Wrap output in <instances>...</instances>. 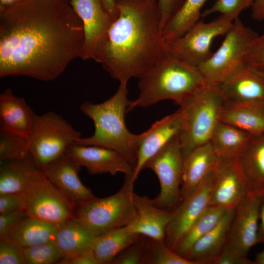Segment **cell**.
<instances>
[{
  "label": "cell",
  "mask_w": 264,
  "mask_h": 264,
  "mask_svg": "<svg viewBox=\"0 0 264 264\" xmlns=\"http://www.w3.org/2000/svg\"><path fill=\"white\" fill-rule=\"evenodd\" d=\"M258 240V243H264V196L261 198L260 205Z\"/></svg>",
  "instance_id": "46"
},
{
  "label": "cell",
  "mask_w": 264,
  "mask_h": 264,
  "mask_svg": "<svg viewBox=\"0 0 264 264\" xmlns=\"http://www.w3.org/2000/svg\"><path fill=\"white\" fill-rule=\"evenodd\" d=\"M220 158L210 142L193 149L184 159L180 201L188 197L214 172Z\"/></svg>",
  "instance_id": "21"
},
{
  "label": "cell",
  "mask_w": 264,
  "mask_h": 264,
  "mask_svg": "<svg viewBox=\"0 0 264 264\" xmlns=\"http://www.w3.org/2000/svg\"><path fill=\"white\" fill-rule=\"evenodd\" d=\"M25 216L20 209L0 214V239L7 237L13 227Z\"/></svg>",
  "instance_id": "42"
},
{
  "label": "cell",
  "mask_w": 264,
  "mask_h": 264,
  "mask_svg": "<svg viewBox=\"0 0 264 264\" xmlns=\"http://www.w3.org/2000/svg\"><path fill=\"white\" fill-rule=\"evenodd\" d=\"M22 0H0V5L8 6L16 4Z\"/></svg>",
  "instance_id": "49"
},
{
  "label": "cell",
  "mask_w": 264,
  "mask_h": 264,
  "mask_svg": "<svg viewBox=\"0 0 264 264\" xmlns=\"http://www.w3.org/2000/svg\"><path fill=\"white\" fill-rule=\"evenodd\" d=\"M184 158L178 135L168 143L145 165L152 170L160 184V192L152 201L160 208L173 211L180 201Z\"/></svg>",
  "instance_id": "10"
},
{
  "label": "cell",
  "mask_w": 264,
  "mask_h": 264,
  "mask_svg": "<svg viewBox=\"0 0 264 264\" xmlns=\"http://www.w3.org/2000/svg\"><path fill=\"white\" fill-rule=\"evenodd\" d=\"M103 6L108 13L114 19L117 16L115 0H100Z\"/></svg>",
  "instance_id": "47"
},
{
  "label": "cell",
  "mask_w": 264,
  "mask_h": 264,
  "mask_svg": "<svg viewBox=\"0 0 264 264\" xmlns=\"http://www.w3.org/2000/svg\"><path fill=\"white\" fill-rule=\"evenodd\" d=\"M141 236L132 232L127 226L114 228L95 236L92 250L99 264H110Z\"/></svg>",
  "instance_id": "28"
},
{
  "label": "cell",
  "mask_w": 264,
  "mask_h": 264,
  "mask_svg": "<svg viewBox=\"0 0 264 264\" xmlns=\"http://www.w3.org/2000/svg\"><path fill=\"white\" fill-rule=\"evenodd\" d=\"M117 16L94 60L128 84L139 78L169 52L160 28L158 0H115Z\"/></svg>",
  "instance_id": "2"
},
{
  "label": "cell",
  "mask_w": 264,
  "mask_h": 264,
  "mask_svg": "<svg viewBox=\"0 0 264 264\" xmlns=\"http://www.w3.org/2000/svg\"><path fill=\"white\" fill-rule=\"evenodd\" d=\"M262 196L250 193L235 208L227 244L247 256L251 248L258 243L259 209Z\"/></svg>",
  "instance_id": "16"
},
{
  "label": "cell",
  "mask_w": 264,
  "mask_h": 264,
  "mask_svg": "<svg viewBox=\"0 0 264 264\" xmlns=\"http://www.w3.org/2000/svg\"><path fill=\"white\" fill-rule=\"evenodd\" d=\"M224 104L218 86L207 84L179 106L184 117L178 135L184 159L193 149L209 142Z\"/></svg>",
  "instance_id": "5"
},
{
  "label": "cell",
  "mask_w": 264,
  "mask_h": 264,
  "mask_svg": "<svg viewBox=\"0 0 264 264\" xmlns=\"http://www.w3.org/2000/svg\"><path fill=\"white\" fill-rule=\"evenodd\" d=\"M252 193L240 158L220 159L213 172L209 205L226 209L235 208L242 199Z\"/></svg>",
  "instance_id": "12"
},
{
  "label": "cell",
  "mask_w": 264,
  "mask_h": 264,
  "mask_svg": "<svg viewBox=\"0 0 264 264\" xmlns=\"http://www.w3.org/2000/svg\"><path fill=\"white\" fill-rule=\"evenodd\" d=\"M141 236L135 242L126 248L111 261V264H144L146 240Z\"/></svg>",
  "instance_id": "37"
},
{
  "label": "cell",
  "mask_w": 264,
  "mask_h": 264,
  "mask_svg": "<svg viewBox=\"0 0 264 264\" xmlns=\"http://www.w3.org/2000/svg\"><path fill=\"white\" fill-rule=\"evenodd\" d=\"M253 137L245 132L220 121L209 142L220 159H233L242 155Z\"/></svg>",
  "instance_id": "26"
},
{
  "label": "cell",
  "mask_w": 264,
  "mask_h": 264,
  "mask_svg": "<svg viewBox=\"0 0 264 264\" xmlns=\"http://www.w3.org/2000/svg\"><path fill=\"white\" fill-rule=\"evenodd\" d=\"M21 203V194L0 195V214L20 209Z\"/></svg>",
  "instance_id": "43"
},
{
  "label": "cell",
  "mask_w": 264,
  "mask_h": 264,
  "mask_svg": "<svg viewBox=\"0 0 264 264\" xmlns=\"http://www.w3.org/2000/svg\"><path fill=\"white\" fill-rule=\"evenodd\" d=\"M220 121L253 137L264 135V102L226 103Z\"/></svg>",
  "instance_id": "24"
},
{
  "label": "cell",
  "mask_w": 264,
  "mask_h": 264,
  "mask_svg": "<svg viewBox=\"0 0 264 264\" xmlns=\"http://www.w3.org/2000/svg\"><path fill=\"white\" fill-rule=\"evenodd\" d=\"M66 154L90 175L123 173L132 174L133 166L120 153L112 149L96 145L73 144Z\"/></svg>",
  "instance_id": "17"
},
{
  "label": "cell",
  "mask_w": 264,
  "mask_h": 264,
  "mask_svg": "<svg viewBox=\"0 0 264 264\" xmlns=\"http://www.w3.org/2000/svg\"><path fill=\"white\" fill-rule=\"evenodd\" d=\"M127 84H119L116 92L104 102L89 101L80 105V110L94 123L93 134L80 137L74 144L96 145L115 150L135 166L139 134L130 132L125 123V114L130 102Z\"/></svg>",
  "instance_id": "4"
},
{
  "label": "cell",
  "mask_w": 264,
  "mask_h": 264,
  "mask_svg": "<svg viewBox=\"0 0 264 264\" xmlns=\"http://www.w3.org/2000/svg\"><path fill=\"white\" fill-rule=\"evenodd\" d=\"M22 248L25 264H57L63 257L54 240Z\"/></svg>",
  "instance_id": "35"
},
{
  "label": "cell",
  "mask_w": 264,
  "mask_h": 264,
  "mask_svg": "<svg viewBox=\"0 0 264 264\" xmlns=\"http://www.w3.org/2000/svg\"><path fill=\"white\" fill-rule=\"evenodd\" d=\"M59 225L25 216L6 238L22 248L54 240Z\"/></svg>",
  "instance_id": "29"
},
{
  "label": "cell",
  "mask_w": 264,
  "mask_h": 264,
  "mask_svg": "<svg viewBox=\"0 0 264 264\" xmlns=\"http://www.w3.org/2000/svg\"><path fill=\"white\" fill-rule=\"evenodd\" d=\"M22 195L20 210L27 217L60 224L73 217L75 204L37 169Z\"/></svg>",
  "instance_id": "9"
},
{
  "label": "cell",
  "mask_w": 264,
  "mask_h": 264,
  "mask_svg": "<svg viewBox=\"0 0 264 264\" xmlns=\"http://www.w3.org/2000/svg\"><path fill=\"white\" fill-rule=\"evenodd\" d=\"M35 113L24 99L10 88L0 94V130L29 137Z\"/></svg>",
  "instance_id": "23"
},
{
  "label": "cell",
  "mask_w": 264,
  "mask_h": 264,
  "mask_svg": "<svg viewBox=\"0 0 264 264\" xmlns=\"http://www.w3.org/2000/svg\"><path fill=\"white\" fill-rule=\"evenodd\" d=\"M95 237L72 217L59 225L54 240L63 257H71L92 250Z\"/></svg>",
  "instance_id": "25"
},
{
  "label": "cell",
  "mask_w": 264,
  "mask_h": 264,
  "mask_svg": "<svg viewBox=\"0 0 264 264\" xmlns=\"http://www.w3.org/2000/svg\"><path fill=\"white\" fill-rule=\"evenodd\" d=\"M69 2L83 23L84 38L79 58L84 61L94 60L114 19L100 0H69Z\"/></svg>",
  "instance_id": "13"
},
{
  "label": "cell",
  "mask_w": 264,
  "mask_h": 264,
  "mask_svg": "<svg viewBox=\"0 0 264 264\" xmlns=\"http://www.w3.org/2000/svg\"><path fill=\"white\" fill-rule=\"evenodd\" d=\"M251 16L258 21H264V0H254L251 6Z\"/></svg>",
  "instance_id": "45"
},
{
  "label": "cell",
  "mask_w": 264,
  "mask_h": 264,
  "mask_svg": "<svg viewBox=\"0 0 264 264\" xmlns=\"http://www.w3.org/2000/svg\"><path fill=\"white\" fill-rule=\"evenodd\" d=\"M213 183V172L172 211L165 238L166 245L172 250H174L192 224L209 206Z\"/></svg>",
  "instance_id": "14"
},
{
  "label": "cell",
  "mask_w": 264,
  "mask_h": 264,
  "mask_svg": "<svg viewBox=\"0 0 264 264\" xmlns=\"http://www.w3.org/2000/svg\"><path fill=\"white\" fill-rule=\"evenodd\" d=\"M233 22L220 15L207 22L199 20L183 35L167 43L169 50L198 67L212 54L214 40L225 35Z\"/></svg>",
  "instance_id": "11"
},
{
  "label": "cell",
  "mask_w": 264,
  "mask_h": 264,
  "mask_svg": "<svg viewBox=\"0 0 264 264\" xmlns=\"http://www.w3.org/2000/svg\"><path fill=\"white\" fill-rule=\"evenodd\" d=\"M185 0H158L160 12V28L163 29L182 5Z\"/></svg>",
  "instance_id": "41"
},
{
  "label": "cell",
  "mask_w": 264,
  "mask_h": 264,
  "mask_svg": "<svg viewBox=\"0 0 264 264\" xmlns=\"http://www.w3.org/2000/svg\"><path fill=\"white\" fill-rule=\"evenodd\" d=\"M38 169L31 155L0 162V195L22 194Z\"/></svg>",
  "instance_id": "27"
},
{
  "label": "cell",
  "mask_w": 264,
  "mask_h": 264,
  "mask_svg": "<svg viewBox=\"0 0 264 264\" xmlns=\"http://www.w3.org/2000/svg\"><path fill=\"white\" fill-rule=\"evenodd\" d=\"M0 264H25L22 247L8 238L0 239Z\"/></svg>",
  "instance_id": "38"
},
{
  "label": "cell",
  "mask_w": 264,
  "mask_h": 264,
  "mask_svg": "<svg viewBox=\"0 0 264 264\" xmlns=\"http://www.w3.org/2000/svg\"><path fill=\"white\" fill-rule=\"evenodd\" d=\"M245 64L264 75V33L256 37L245 57Z\"/></svg>",
  "instance_id": "39"
},
{
  "label": "cell",
  "mask_w": 264,
  "mask_h": 264,
  "mask_svg": "<svg viewBox=\"0 0 264 264\" xmlns=\"http://www.w3.org/2000/svg\"><path fill=\"white\" fill-rule=\"evenodd\" d=\"M208 0H185L162 30L163 40L168 43L180 37L200 20L201 9Z\"/></svg>",
  "instance_id": "31"
},
{
  "label": "cell",
  "mask_w": 264,
  "mask_h": 264,
  "mask_svg": "<svg viewBox=\"0 0 264 264\" xmlns=\"http://www.w3.org/2000/svg\"><path fill=\"white\" fill-rule=\"evenodd\" d=\"M82 22L69 0H22L0 5V77L51 81L80 57Z\"/></svg>",
  "instance_id": "1"
},
{
  "label": "cell",
  "mask_w": 264,
  "mask_h": 264,
  "mask_svg": "<svg viewBox=\"0 0 264 264\" xmlns=\"http://www.w3.org/2000/svg\"><path fill=\"white\" fill-rule=\"evenodd\" d=\"M207 84L198 67L169 52L139 78V94L127 111L172 100L180 106Z\"/></svg>",
  "instance_id": "3"
},
{
  "label": "cell",
  "mask_w": 264,
  "mask_h": 264,
  "mask_svg": "<svg viewBox=\"0 0 264 264\" xmlns=\"http://www.w3.org/2000/svg\"><path fill=\"white\" fill-rule=\"evenodd\" d=\"M257 35L239 18L235 20L219 47L198 66L207 83L219 85L243 66Z\"/></svg>",
  "instance_id": "8"
},
{
  "label": "cell",
  "mask_w": 264,
  "mask_h": 264,
  "mask_svg": "<svg viewBox=\"0 0 264 264\" xmlns=\"http://www.w3.org/2000/svg\"><path fill=\"white\" fill-rule=\"evenodd\" d=\"M217 85L225 104L264 102V75L245 64Z\"/></svg>",
  "instance_id": "19"
},
{
  "label": "cell",
  "mask_w": 264,
  "mask_h": 264,
  "mask_svg": "<svg viewBox=\"0 0 264 264\" xmlns=\"http://www.w3.org/2000/svg\"><path fill=\"white\" fill-rule=\"evenodd\" d=\"M134 182L131 175L125 176L123 186L115 194L75 205L73 218L95 236L129 225L136 216L132 198Z\"/></svg>",
  "instance_id": "6"
},
{
  "label": "cell",
  "mask_w": 264,
  "mask_h": 264,
  "mask_svg": "<svg viewBox=\"0 0 264 264\" xmlns=\"http://www.w3.org/2000/svg\"><path fill=\"white\" fill-rule=\"evenodd\" d=\"M29 152V137L0 130V162L23 158Z\"/></svg>",
  "instance_id": "34"
},
{
  "label": "cell",
  "mask_w": 264,
  "mask_h": 264,
  "mask_svg": "<svg viewBox=\"0 0 264 264\" xmlns=\"http://www.w3.org/2000/svg\"><path fill=\"white\" fill-rule=\"evenodd\" d=\"M81 167L65 154L41 171L57 189L76 205L97 198L81 181L78 175Z\"/></svg>",
  "instance_id": "18"
},
{
  "label": "cell",
  "mask_w": 264,
  "mask_h": 264,
  "mask_svg": "<svg viewBox=\"0 0 264 264\" xmlns=\"http://www.w3.org/2000/svg\"><path fill=\"white\" fill-rule=\"evenodd\" d=\"M80 137L81 132L59 114L52 111L40 115L35 113L29 136L30 154L42 171L65 154Z\"/></svg>",
  "instance_id": "7"
},
{
  "label": "cell",
  "mask_w": 264,
  "mask_h": 264,
  "mask_svg": "<svg viewBox=\"0 0 264 264\" xmlns=\"http://www.w3.org/2000/svg\"><path fill=\"white\" fill-rule=\"evenodd\" d=\"M235 208L227 209L217 224L198 240L184 257L196 264H211L227 243Z\"/></svg>",
  "instance_id": "22"
},
{
  "label": "cell",
  "mask_w": 264,
  "mask_h": 264,
  "mask_svg": "<svg viewBox=\"0 0 264 264\" xmlns=\"http://www.w3.org/2000/svg\"><path fill=\"white\" fill-rule=\"evenodd\" d=\"M184 117L180 108L156 121L139 134L136 160L132 176L134 181L146 163L182 131Z\"/></svg>",
  "instance_id": "15"
},
{
  "label": "cell",
  "mask_w": 264,
  "mask_h": 264,
  "mask_svg": "<svg viewBox=\"0 0 264 264\" xmlns=\"http://www.w3.org/2000/svg\"><path fill=\"white\" fill-rule=\"evenodd\" d=\"M254 261L235 250L227 243L221 251L212 260L211 264H254Z\"/></svg>",
  "instance_id": "40"
},
{
  "label": "cell",
  "mask_w": 264,
  "mask_h": 264,
  "mask_svg": "<svg viewBox=\"0 0 264 264\" xmlns=\"http://www.w3.org/2000/svg\"><path fill=\"white\" fill-rule=\"evenodd\" d=\"M57 264H99L92 250L71 257H63Z\"/></svg>",
  "instance_id": "44"
},
{
  "label": "cell",
  "mask_w": 264,
  "mask_h": 264,
  "mask_svg": "<svg viewBox=\"0 0 264 264\" xmlns=\"http://www.w3.org/2000/svg\"><path fill=\"white\" fill-rule=\"evenodd\" d=\"M136 216L128 225L132 232L157 241H165L166 227L171 220L172 211L155 206L146 196L133 193Z\"/></svg>",
  "instance_id": "20"
},
{
  "label": "cell",
  "mask_w": 264,
  "mask_h": 264,
  "mask_svg": "<svg viewBox=\"0 0 264 264\" xmlns=\"http://www.w3.org/2000/svg\"><path fill=\"white\" fill-rule=\"evenodd\" d=\"M253 193L264 196V135L253 137L239 158Z\"/></svg>",
  "instance_id": "30"
},
{
  "label": "cell",
  "mask_w": 264,
  "mask_h": 264,
  "mask_svg": "<svg viewBox=\"0 0 264 264\" xmlns=\"http://www.w3.org/2000/svg\"><path fill=\"white\" fill-rule=\"evenodd\" d=\"M254 0H217L212 5L202 12L201 17L218 13L234 22L241 13L252 6Z\"/></svg>",
  "instance_id": "36"
},
{
  "label": "cell",
  "mask_w": 264,
  "mask_h": 264,
  "mask_svg": "<svg viewBox=\"0 0 264 264\" xmlns=\"http://www.w3.org/2000/svg\"><path fill=\"white\" fill-rule=\"evenodd\" d=\"M144 264H196L177 254L165 241L146 240Z\"/></svg>",
  "instance_id": "33"
},
{
  "label": "cell",
  "mask_w": 264,
  "mask_h": 264,
  "mask_svg": "<svg viewBox=\"0 0 264 264\" xmlns=\"http://www.w3.org/2000/svg\"><path fill=\"white\" fill-rule=\"evenodd\" d=\"M226 210L221 207L209 205L192 224L174 251L184 257L198 240L217 224Z\"/></svg>",
  "instance_id": "32"
},
{
  "label": "cell",
  "mask_w": 264,
  "mask_h": 264,
  "mask_svg": "<svg viewBox=\"0 0 264 264\" xmlns=\"http://www.w3.org/2000/svg\"><path fill=\"white\" fill-rule=\"evenodd\" d=\"M254 263L255 264H264V250L256 254Z\"/></svg>",
  "instance_id": "48"
}]
</instances>
